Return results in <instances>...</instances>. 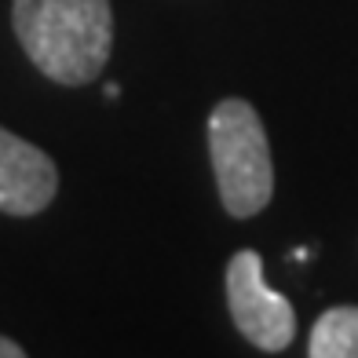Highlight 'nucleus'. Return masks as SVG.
<instances>
[{
	"label": "nucleus",
	"instance_id": "obj_1",
	"mask_svg": "<svg viewBox=\"0 0 358 358\" xmlns=\"http://www.w3.org/2000/svg\"><path fill=\"white\" fill-rule=\"evenodd\" d=\"M11 22L29 62L55 85H88L110 59V0H15Z\"/></svg>",
	"mask_w": 358,
	"mask_h": 358
},
{
	"label": "nucleus",
	"instance_id": "obj_2",
	"mask_svg": "<svg viewBox=\"0 0 358 358\" xmlns=\"http://www.w3.org/2000/svg\"><path fill=\"white\" fill-rule=\"evenodd\" d=\"M208 154L223 208L238 220L264 213L274 194V161L259 113L245 99H223L208 113Z\"/></svg>",
	"mask_w": 358,
	"mask_h": 358
},
{
	"label": "nucleus",
	"instance_id": "obj_3",
	"mask_svg": "<svg viewBox=\"0 0 358 358\" xmlns=\"http://www.w3.org/2000/svg\"><path fill=\"white\" fill-rule=\"evenodd\" d=\"M227 303L238 333L259 351H285L296 336V311L264 278V259L241 249L227 267Z\"/></svg>",
	"mask_w": 358,
	"mask_h": 358
},
{
	"label": "nucleus",
	"instance_id": "obj_4",
	"mask_svg": "<svg viewBox=\"0 0 358 358\" xmlns=\"http://www.w3.org/2000/svg\"><path fill=\"white\" fill-rule=\"evenodd\" d=\"M59 190L55 161L34 143L0 128V213L37 216L52 205Z\"/></svg>",
	"mask_w": 358,
	"mask_h": 358
},
{
	"label": "nucleus",
	"instance_id": "obj_5",
	"mask_svg": "<svg viewBox=\"0 0 358 358\" xmlns=\"http://www.w3.org/2000/svg\"><path fill=\"white\" fill-rule=\"evenodd\" d=\"M311 358H358V307H329L311 329Z\"/></svg>",
	"mask_w": 358,
	"mask_h": 358
},
{
	"label": "nucleus",
	"instance_id": "obj_6",
	"mask_svg": "<svg viewBox=\"0 0 358 358\" xmlns=\"http://www.w3.org/2000/svg\"><path fill=\"white\" fill-rule=\"evenodd\" d=\"M26 351L15 344V340H8V336H0V358H22Z\"/></svg>",
	"mask_w": 358,
	"mask_h": 358
}]
</instances>
